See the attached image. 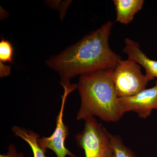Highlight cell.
Listing matches in <instances>:
<instances>
[{"label":"cell","instance_id":"3","mask_svg":"<svg viewBox=\"0 0 157 157\" xmlns=\"http://www.w3.org/2000/svg\"><path fill=\"white\" fill-rule=\"evenodd\" d=\"M84 121V128L75 139L85 157H115L107 130L94 117Z\"/></svg>","mask_w":157,"mask_h":157},{"label":"cell","instance_id":"2","mask_svg":"<svg viewBox=\"0 0 157 157\" xmlns=\"http://www.w3.org/2000/svg\"><path fill=\"white\" fill-rule=\"evenodd\" d=\"M113 69L99 70L81 75L77 84L81 105L78 121L98 117L106 122H115L124 115L113 80Z\"/></svg>","mask_w":157,"mask_h":157},{"label":"cell","instance_id":"6","mask_svg":"<svg viewBox=\"0 0 157 157\" xmlns=\"http://www.w3.org/2000/svg\"><path fill=\"white\" fill-rule=\"evenodd\" d=\"M123 113L133 111L141 118L146 119L153 109H157V79L153 87L144 90L132 97L119 98Z\"/></svg>","mask_w":157,"mask_h":157},{"label":"cell","instance_id":"11","mask_svg":"<svg viewBox=\"0 0 157 157\" xmlns=\"http://www.w3.org/2000/svg\"><path fill=\"white\" fill-rule=\"evenodd\" d=\"M13 48L10 42L2 39L0 42L1 62H13Z\"/></svg>","mask_w":157,"mask_h":157},{"label":"cell","instance_id":"12","mask_svg":"<svg viewBox=\"0 0 157 157\" xmlns=\"http://www.w3.org/2000/svg\"><path fill=\"white\" fill-rule=\"evenodd\" d=\"M1 157H24L22 153H19L13 144H11L9 147V151L6 155H1Z\"/></svg>","mask_w":157,"mask_h":157},{"label":"cell","instance_id":"7","mask_svg":"<svg viewBox=\"0 0 157 157\" xmlns=\"http://www.w3.org/2000/svg\"><path fill=\"white\" fill-rule=\"evenodd\" d=\"M124 43L123 51L127 55L128 59L143 67L146 71L145 75L151 80L157 78V61L152 60L147 56L140 49V45L137 42L126 38Z\"/></svg>","mask_w":157,"mask_h":157},{"label":"cell","instance_id":"5","mask_svg":"<svg viewBox=\"0 0 157 157\" xmlns=\"http://www.w3.org/2000/svg\"><path fill=\"white\" fill-rule=\"evenodd\" d=\"M64 88L63 95L62 96V104L58 115L57 116L56 127L50 137H43L38 139L39 146L46 151L50 149L55 153L57 157H76L65 146V140L69 135V129L63 122V113L65 104L67 96L70 93L77 88V84L69 83H62Z\"/></svg>","mask_w":157,"mask_h":157},{"label":"cell","instance_id":"8","mask_svg":"<svg viewBox=\"0 0 157 157\" xmlns=\"http://www.w3.org/2000/svg\"><path fill=\"white\" fill-rule=\"evenodd\" d=\"M116 11V21L123 24L130 23L135 14L143 8L144 0H113Z\"/></svg>","mask_w":157,"mask_h":157},{"label":"cell","instance_id":"9","mask_svg":"<svg viewBox=\"0 0 157 157\" xmlns=\"http://www.w3.org/2000/svg\"><path fill=\"white\" fill-rule=\"evenodd\" d=\"M12 131L15 136L25 140L30 147L34 157H48L45 155V151L42 149L38 144L40 136L31 130H28L18 126L13 127Z\"/></svg>","mask_w":157,"mask_h":157},{"label":"cell","instance_id":"10","mask_svg":"<svg viewBox=\"0 0 157 157\" xmlns=\"http://www.w3.org/2000/svg\"><path fill=\"white\" fill-rule=\"evenodd\" d=\"M111 146L115 157H135V155L132 150L124 145L122 141L117 135L109 134Z\"/></svg>","mask_w":157,"mask_h":157},{"label":"cell","instance_id":"4","mask_svg":"<svg viewBox=\"0 0 157 157\" xmlns=\"http://www.w3.org/2000/svg\"><path fill=\"white\" fill-rule=\"evenodd\" d=\"M141 66L128 59L121 60L113 72V80L119 98L132 97L146 89L150 78L141 72Z\"/></svg>","mask_w":157,"mask_h":157},{"label":"cell","instance_id":"1","mask_svg":"<svg viewBox=\"0 0 157 157\" xmlns=\"http://www.w3.org/2000/svg\"><path fill=\"white\" fill-rule=\"evenodd\" d=\"M113 22L108 21L59 54L50 58L47 64L58 72L61 83L70 82L78 75L114 69L121 57L110 48L109 36Z\"/></svg>","mask_w":157,"mask_h":157}]
</instances>
